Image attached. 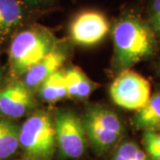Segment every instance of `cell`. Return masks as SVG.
<instances>
[{
	"label": "cell",
	"mask_w": 160,
	"mask_h": 160,
	"mask_svg": "<svg viewBox=\"0 0 160 160\" xmlns=\"http://www.w3.org/2000/svg\"><path fill=\"white\" fill-rule=\"evenodd\" d=\"M116 62L127 69L145 58L155 49V33L147 21L132 12H125L113 26Z\"/></svg>",
	"instance_id": "6da1fadb"
},
{
	"label": "cell",
	"mask_w": 160,
	"mask_h": 160,
	"mask_svg": "<svg viewBox=\"0 0 160 160\" xmlns=\"http://www.w3.org/2000/svg\"><path fill=\"white\" fill-rule=\"evenodd\" d=\"M56 48V39L46 28L26 25L12 36L9 65L13 76H23L35 64Z\"/></svg>",
	"instance_id": "7a4b0ae2"
},
{
	"label": "cell",
	"mask_w": 160,
	"mask_h": 160,
	"mask_svg": "<svg viewBox=\"0 0 160 160\" xmlns=\"http://www.w3.org/2000/svg\"><path fill=\"white\" fill-rule=\"evenodd\" d=\"M55 142L54 122L46 112L31 115L21 127L20 145L30 158L48 159L53 152Z\"/></svg>",
	"instance_id": "3957f363"
},
{
	"label": "cell",
	"mask_w": 160,
	"mask_h": 160,
	"mask_svg": "<svg viewBox=\"0 0 160 160\" xmlns=\"http://www.w3.org/2000/svg\"><path fill=\"white\" fill-rule=\"evenodd\" d=\"M112 101L119 107L130 110H140L151 97V87L143 76L131 69H125L109 87Z\"/></svg>",
	"instance_id": "277c9868"
},
{
	"label": "cell",
	"mask_w": 160,
	"mask_h": 160,
	"mask_svg": "<svg viewBox=\"0 0 160 160\" xmlns=\"http://www.w3.org/2000/svg\"><path fill=\"white\" fill-rule=\"evenodd\" d=\"M83 126L86 134L99 149H108L123 133V125L114 111L94 107L86 112Z\"/></svg>",
	"instance_id": "5b68a950"
},
{
	"label": "cell",
	"mask_w": 160,
	"mask_h": 160,
	"mask_svg": "<svg viewBox=\"0 0 160 160\" xmlns=\"http://www.w3.org/2000/svg\"><path fill=\"white\" fill-rule=\"evenodd\" d=\"M56 142L63 154L78 158L86 149V131L83 122L69 110L59 111L54 119Z\"/></svg>",
	"instance_id": "8992f818"
},
{
	"label": "cell",
	"mask_w": 160,
	"mask_h": 160,
	"mask_svg": "<svg viewBox=\"0 0 160 160\" xmlns=\"http://www.w3.org/2000/svg\"><path fill=\"white\" fill-rule=\"evenodd\" d=\"M110 30L107 16L98 10L89 9L78 12L69 24L72 41L84 46H92L102 41Z\"/></svg>",
	"instance_id": "52a82bcc"
},
{
	"label": "cell",
	"mask_w": 160,
	"mask_h": 160,
	"mask_svg": "<svg viewBox=\"0 0 160 160\" xmlns=\"http://www.w3.org/2000/svg\"><path fill=\"white\" fill-rule=\"evenodd\" d=\"M33 106V94L23 82H15L0 91V115L3 117L20 118Z\"/></svg>",
	"instance_id": "ba28073f"
},
{
	"label": "cell",
	"mask_w": 160,
	"mask_h": 160,
	"mask_svg": "<svg viewBox=\"0 0 160 160\" xmlns=\"http://www.w3.org/2000/svg\"><path fill=\"white\" fill-rule=\"evenodd\" d=\"M32 8L26 0H0V40L28 25Z\"/></svg>",
	"instance_id": "9c48e42d"
},
{
	"label": "cell",
	"mask_w": 160,
	"mask_h": 160,
	"mask_svg": "<svg viewBox=\"0 0 160 160\" xmlns=\"http://www.w3.org/2000/svg\"><path fill=\"white\" fill-rule=\"evenodd\" d=\"M66 54L59 49H53L40 62L23 75V83L30 90L39 87L52 74L61 69L66 62Z\"/></svg>",
	"instance_id": "30bf717a"
},
{
	"label": "cell",
	"mask_w": 160,
	"mask_h": 160,
	"mask_svg": "<svg viewBox=\"0 0 160 160\" xmlns=\"http://www.w3.org/2000/svg\"><path fill=\"white\" fill-rule=\"evenodd\" d=\"M20 130L10 120L0 118V160L13 155L20 145Z\"/></svg>",
	"instance_id": "8fae6325"
},
{
	"label": "cell",
	"mask_w": 160,
	"mask_h": 160,
	"mask_svg": "<svg viewBox=\"0 0 160 160\" xmlns=\"http://www.w3.org/2000/svg\"><path fill=\"white\" fill-rule=\"evenodd\" d=\"M68 97H88L92 91V84L86 75L78 68L72 67L64 70Z\"/></svg>",
	"instance_id": "7c38bea8"
},
{
	"label": "cell",
	"mask_w": 160,
	"mask_h": 160,
	"mask_svg": "<svg viewBox=\"0 0 160 160\" xmlns=\"http://www.w3.org/2000/svg\"><path fill=\"white\" fill-rule=\"evenodd\" d=\"M41 98L47 102H55L68 97L64 70L59 69L46 78L39 86Z\"/></svg>",
	"instance_id": "4fadbf2b"
},
{
	"label": "cell",
	"mask_w": 160,
	"mask_h": 160,
	"mask_svg": "<svg viewBox=\"0 0 160 160\" xmlns=\"http://www.w3.org/2000/svg\"><path fill=\"white\" fill-rule=\"evenodd\" d=\"M139 128H150L160 125V92L153 94L142 109L138 110L134 119Z\"/></svg>",
	"instance_id": "5bb4252c"
},
{
	"label": "cell",
	"mask_w": 160,
	"mask_h": 160,
	"mask_svg": "<svg viewBox=\"0 0 160 160\" xmlns=\"http://www.w3.org/2000/svg\"><path fill=\"white\" fill-rule=\"evenodd\" d=\"M144 143L153 160H160V133L147 130L144 133Z\"/></svg>",
	"instance_id": "9a60e30c"
},
{
	"label": "cell",
	"mask_w": 160,
	"mask_h": 160,
	"mask_svg": "<svg viewBox=\"0 0 160 160\" xmlns=\"http://www.w3.org/2000/svg\"><path fill=\"white\" fill-rule=\"evenodd\" d=\"M147 22L155 35L160 37V0H150Z\"/></svg>",
	"instance_id": "2e32d148"
},
{
	"label": "cell",
	"mask_w": 160,
	"mask_h": 160,
	"mask_svg": "<svg viewBox=\"0 0 160 160\" xmlns=\"http://www.w3.org/2000/svg\"><path fill=\"white\" fill-rule=\"evenodd\" d=\"M120 146L128 155L130 160H149L147 154L140 149L135 143L126 142Z\"/></svg>",
	"instance_id": "e0dca14e"
},
{
	"label": "cell",
	"mask_w": 160,
	"mask_h": 160,
	"mask_svg": "<svg viewBox=\"0 0 160 160\" xmlns=\"http://www.w3.org/2000/svg\"><path fill=\"white\" fill-rule=\"evenodd\" d=\"M112 160H130V158L126 153V151L121 148V146H119Z\"/></svg>",
	"instance_id": "ac0fdd59"
},
{
	"label": "cell",
	"mask_w": 160,
	"mask_h": 160,
	"mask_svg": "<svg viewBox=\"0 0 160 160\" xmlns=\"http://www.w3.org/2000/svg\"><path fill=\"white\" fill-rule=\"evenodd\" d=\"M52 1H54V0H26V2L33 8L35 6H39V5L45 4V3H48V2H52Z\"/></svg>",
	"instance_id": "d6986e66"
},
{
	"label": "cell",
	"mask_w": 160,
	"mask_h": 160,
	"mask_svg": "<svg viewBox=\"0 0 160 160\" xmlns=\"http://www.w3.org/2000/svg\"><path fill=\"white\" fill-rule=\"evenodd\" d=\"M0 82H1V75H0Z\"/></svg>",
	"instance_id": "ffe728a7"
}]
</instances>
